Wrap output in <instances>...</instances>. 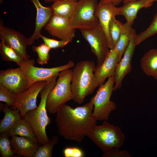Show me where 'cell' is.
<instances>
[{
  "mask_svg": "<svg viewBox=\"0 0 157 157\" xmlns=\"http://www.w3.org/2000/svg\"><path fill=\"white\" fill-rule=\"evenodd\" d=\"M93 100L81 106L72 107L65 104L56 113L55 121L59 135L77 143L87 136L97 120L92 116Z\"/></svg>",
  "mask_w": 157,
  "mask_h": 157,
  "instance_id": "1",
  "label": "cell"
},
{
  "mask_svg": "<svg viewBox=\"0 0 157 157\" xmlns=\"http://www.w3.org/2000/svg\"><path fill=\"white\" fill-rule=\"evenodd\" d=\"M96 67L94 63L88 60L79 61L74 66L71 87L75 103L82 104L99 87L94 73Z\"/></svg>",
  "mask_w": 157,
  "mask_h": 157,
  "instance_id": "2",
  "label": "cell"
},
{
  "mask_svg": "<svg viewBox=\"0 0 157 157\" xmlns=\"http://www.w3.org/2000/svg\"><path fill=\"white\" fill-rule=\"evenodd\" d=\"M57 77L48 82L40 91L41 99L37 107L26 112L23 118L31 125L40 145L44 144L49 140L46 129L51 120L47 115L46 102L48 93L56 83Z\"/></svg>",
  "mask_w": 157,
  "mask_h": 157,
  "instance_id": "3",
  "label": "cell"
},
{
  "mask_svg": "<svg viewBox=\"0 0 157 157\" xmlns=\"http://www.w3.org/2000/svg\"><path fill=\"white\" fill-rule=\"evenodd\" d=\"M103 152L114 148H120L123 144L125 135L120 128L103 121L99 125H95L87 136Z\"/></svg>",
  "mask_w": 157,
  "mask_h": 157,
  "instance_id": "4",
  "label": "cell"
},
{
  "mask_svg": "<svg viewBox=\"0 0 157 157\" xmlns=\"http://www.w3.org/2000/svg\"><path fill=\"white\" fill-rule=\"evenodd\" d=\"M72 74V70L70 69L59 73L55 86L47 97L46 108L49 113H56L67 101L73 100L71 87Z\"/></svg>",
  "mask_w": 157,
  "mask_h": 157,
  "instance_id": "5",
  "label": "cell"
},
{
  "mask_svg": "<svg viewBox=\"0 0 157 157\" xmlns=\"http://www.w3.org/2000/svg\"><path fill=\"white\" fill-rule=\"evenodd\" d=\"M115 81V75L109 77L105 83L99 86L92 98L94 105L92 116L97 121L108 120L111 112L117 108L116 103L110 99L114 91Z\"/></svg>",
  "mask_w": 157,
  "mask_h": 157,
  "instance_id": "6",
  "label": "cell"
},
{
  "mask_svg": "<svg viewBox=\"0 0 157 157\" xmlns=\"http://www.w3.org/2000/svg\"><path fill=\"white\" fill-rule=\"evenodd\" d=\"M98 0H79L68 19L71 26L74 29H89L100 25L95 15Z\"/></svg>",
  "mask_w": 157,
  "mask_h": 157,
  "instance_id": "7",
  "label": "cell"
},
{
  "mask_svg": "<svg viewBox=\"0 0 157 157\" xmlns=\"http://www.w3.org/2000/svg\"><path fill=\"white\" fill-rule=\"evenodd\" d=\"M35 62L34 59H28L20 67L28 79L27 89L35 82L40 81L49 82L58 77L61 72L70 69L75 65L74 63L72 60H69L66 64L59 66L44 68L34 66Z\"/></svg>",
  "mask_w": 157,
  "mask_h": 157,
  "instance_id": "8",
  "label": "cell"
},
{
  "mask_svg": "<svg viewBox=\"0 0 157 157\" xmlns=\"http://www.w3.org/2000/svg\"><path fill=\"white\" fill-rule=\"evenodd\" d=\"M83 37L88 43L97 58V65L104 62L110 50L106 36L100 25L93 28L80 30Z\"/></svg>",
  "mask_w": 157,
  "mask_h": 157,
  "instance_id": "9",
  "label": "cell"
},
{
  "mask_svg": "<svg viewBox=\"0 0 157 157\" xmlns=\"http://www.w3.org/2000/svg\"><path fill=\"white\" fill-rule=\"evenodd\" d=\"M47 82L46 81L35 82L26 90L15 95V102L12 108L18 109L23 118L26 112L36 108L38 96Z\"/></svg>",
  "mask_w": 157,
  "mask_h": 157,
  "instance_id": "10",
  "label": "cell"
},
{
  "mask_svg": "<svg viewBox=\"0 0 157 157\" xmlns=\"http://www.w3.org/2000/svg\"><path fill=\"white\" fill-rule=\"evenodd\" d=\"M28 83V78L20 67L0 71V84L13 94L26 90Z\"/></svg>",
  "mask_w": 157,
  "mask_h": 157,
  "instance_id": "11",
  "label": "cell"
},
{
  "mask_svg": "<svg viewBox=\"0 0 157 157\" xmlns=\"http://www.w3.org/2000/svg\"><path fill=\"white\" fill-rule=\"evenodd\" d=\"M136 35L135 30L133 28L129 44L122 59L118 62L116 66L114 91H115L121 88L124 78L131 70V60L136 46L135 43V38Z\"/></svg>",
  "mask_w": 157,
  "mask_h": 157,
  "instance_id": "12",
  "label": "cell"
},
{
  "mask_svg": "<svg viewBox=\"0 0 157 157\" xmlns=\"http://www.w3.org/2000/svg\"><path fill=\"white\" fill-rule=\"evenodd\" d=\"M1 22L0 39L25 59L30 56L27 53V38L20 33L5 26Z\"/></svg>",
  "mask_w": 157,
  "mask_h": 157,
  "instance_id": "13",
  "label": "cell"
},
{
  "mask_svg": "<svg viewBox=\"0 0 157 157\" xmlns=\"http://www.w3.org/2000/svg\"><path fill=\"white\" fill-rule=\"evenodd\" d=\"M45 28L53 36L69 42L75 36V29L70 26L68 19L57 15L52 16Z\"/></svg>",
  "mask_w": 157,
  "mask_h": 157,
  "instance_id": "14",
  "label": "cell"
},
{
  "mask_svg": "<svg viewBox=\"0 0 157 157\" xmlns=\"http://www.w3.org/2000/svg\"><path fill=\"white\" fill-rule=\"evenodd\" d=\"M120 8L108 3L98 4L95 15L99 19L100 25L106 36L110 50L115 47L110 38L109 31V25L112 18L119 15Z\"/></svg>",
  "mask_w": 157,
  "mask_h": 157,
  "instance_id": "15",
  "label": "cell"
},
{
  "mask_svg": "<svg viewBox=\"0 0 157 157\" xmlns=\"http://www.w3.org/2000/svg\"><path fill=\"white\" fill-rule=\"evenodd\" d=\"M34 5L36 10L35 28L33 34L27 38L28 46L32 45L35 40L40 38L42 28L45 26L53 15L51 6H42L39 0H30Z\"/></svg>",
  "mask_w": 157,
  "mask_h": 157,
  "instance_id": "16",
  "label": "cell"
},
{
  "mask_svg": "<svg viewBox=\"0 0 157 157\" xmlns=\"http://www.w3.org/2000/svg\"><path fill=\"white\" fill-rule=\"evenodd\" d=\"M119 62L118 52L115 47L110 51L105 59L94 70V74L99 86L104 83L106 79L115 75L116 67Z\"/></svg>",
  "mask_w": 157,
  "mask_h": 157,
  "instance_id": "17",
  "label": "cell"
},
{
  "mask_svg": "<svg viewBox=\"0 0 157 157\" xmlns=\"http://www.w3.org/2000/svg\"><path fill=\"white\" fill-rule=\"evenodd\" d=\"M10 140L15 154L24 157H33L40 145L26 137L14 136Z\"/></svg>",
  "mask_w": 157,
  "mask_h": 157,
  "instance_id": "18",
  "label": "cell"
},
{
  "mask_svg": "<svg viewBox=\"0 0 157 157\" xmlns=\"http://www.w3.org/2000/svg\"><path fill=\"white\" fill-rule=\"evenodd\" d=\"M154 3L153 0H136L128 2L119 7V15L123 16L127 22L133 24L138 11L142 8L151 6Z\"/></svg>",
  "mask_w": 157,
  "mask_h": 157,
  "instance_id": "19",
  "label": "cell"
},
{
  "mask_svg": "<svg viewBox=\"0 0 157 157\" xmlns=\"http://www.w3.org/2000/svg\"><path fill=\"white\" fill-rule=\"evenodd\" d=\"M0 109L4 113V117L0 123L1 133L7 132L17 121L22 118L18 109H13L6 104H0Z\"/></svg>",
  "mask_w": 157,
  "mask_h": 157,
  "instance_id": "20",
  "label": "cell"
},
{
  "mask_svg": "<svg viewBox=\"0 0 157 157\" xmlns=\"http://www.w3.org/2000/svg\"><path fill=\"white\" fill-rule=\"evenodd\" d=\"M140 65L142 70L148 76L153 77L157 72V48L151 49L141 58Z\"/></svg>",
  "mask_w": 157,
  "mask_h": 157,
  "instance_id": "21",
  "label": "cell"
},
{
  "mask_svg": "<svg viewBox=\"0 0 157 157\" xmlns=\"http://www.w3.org/2000/svg\"><path fill=\"white\" fill-rule=\"evenodd\" d=\"M7 132L9 136L19 135L27 137L38 143L31 125L23 118L16 122Z\"/></svg>",
  "mask_w": 157,
  "mask_h": 157,
  "instance_id": "22",
  "label": "cell"
},
{
  "mask_svg": "<svg viewBox=\"0 0 157 157\" xmlns=\"http://www.w3.org/2000/svg\"><path fill=\"white\" fill-rule=\"evenodd\" d=\"M77 2L76 0H61L53 2L51 6L53 15L69 19L74 10Z\"/></svg>",
  "mask_w": 157,
  "mask_h": 157,
  "instance_id": "23",
  "label": "cell"
},
{
  "mask_svg": "<svg viewBox=\"0 0 157 157\" xmlns=\"http://www.w3.org/2000/svg\"><path fill=\"white\" fill-rule=\"evenodd\" d=\"M124 24L123 30L115 47L118 52L119 62L129 44L133 29L132 24L127 22Z\"/></svg>",
  "mask_w": 157,
  "mask_h": 157,
  "instance_id": "24",
  "label": "cell"
},
{
  "mask_svg": "<svg viewBox=\"0 0 157 157\" xmlns=\"http://www.w3.org/2000/svg\"><path fill=\"white\" fill-rule=\"evenodd\" d=\"M0 53L3 60L15 62L19 67L26 60L20 56L13 49L6 45L2 41L0 42Z\"/></svg>",
  "mask_w": 157,
  "mask_h": 157,
  "instance_id": "25",
  "label": "cell"
},
{
  "mask_svg": "<svg viewBox=\"0 0 157 157\" xmlns=\"http://www.w3.org/2000/svg\"><path fill=\"white\" fill-rule=\"evenodd\" d=\"M58 140V136L52 137L46 143L39 145L33 157H51L53 147Z\"/></svg>",
  "mask_w": 157,
  "mask_h": 157,
  "instance_id": "26",
  "label": "cell"
},
{
  "mask_svg": "<svg viewBox=\"0 0 157 157\" xmlns=\"http://www.w3.org/2000/svg\"><path fill=\"white\" fill-rule=\"evenodd\" d=\"M157 33V10L151 22L148 27L144 31L136 35L135 38L136 45L140 44L143 41Z\"/></svg>",
  "mask_w": 157,
  "mask_h": 157,
  "instance_id": "27",
  "label": "cell"
},
{
  "mask_svg": "<svg viewBox=\"0 0 157 157\" xmlns=\"http://www.w3.org/2000/svg\"><path fill=\"white\" fill-rule=\"evenodd\" d=\"M124 27V24L113 17L110 22L109 31L110 38L115 47L119 39Z\"/></svg>",
  "mask_w": 157,
  "mask_h": 157,
  "instance_id": "28",
  "label": "cell"
},
{
  "mask_svg": "<svg viewBox=\"0 0 157 157\" xmlns=\"http://www.w3.org/2000/svg\"><path fill=\"white\" fill-rule=\"evenodd\" d=\"M8 132L1 133L0 137V153L2 157L15 156Z\"/></svg>",
  "mask_w": 157,
  "mask_h": 157,
  "instance_id": "29",
  "label": "cell"
},
{
  "mask_svg": "<svg viewBox=\"0 0 157 157\" xmlns=\"http://www.w3.org/2000/svg\"><path fill=\"white\" fill-rule=\"evenodd\" d=\"M32 49L38 54L37 62L43 65L48 64L49 59V52L51 49L44 43L38 46H33Z\"/></svg>",
  "mask_w": 157,
  "mask_h": 157,
  "instance_id": "30",
  "label": "cell"
},
{
  "mask_svg": "<svg viewBox=\"0 0 157 157\" xmlns=\"http://www.w3.org/2000/svg\"><path fill=\"white\" fill-rule=\"evenodd\" d=\"M0 101L5 103L10 107L14 104L15 101V95L11 93L0 84Z\"/></svg>",
  "mask_w": 157,
  "mask_h": 157,
  "instance_id": "31",
  "label": "cell"
},
{
  "mask_svg": "<svg viewBox=\"0 0 157 157\" xmlns=\"http://www.w3.org/2000/svg\"><path fill=\"white\" fill-rule=\"evenodd\" d=\"M44 43L51 49H55L63 47L69 42L63 40H58L47 38L42 34L40 36Z\"/></svg>",
  "mask_w": 157,
  "mask_h": 157,
  "instance_id": "32",
  "label": "cell"
},
{
  "mask_svg": "<svg viewBox=\"0 0 157 157\" xmlns=\"http://www.w3.org/2000/svg\"><path fill=\"white\" fill-rule=\"evenodd\" d=\"M104 157H131L132 156L126 150H120L119 148H114L104 152Z\"/></svg>",
  "mask_w": 157,
  "mask_h": 157,
  "instance_id": "33",
  "label": "cell"
},
{
  "mask_svg": "<svg viewBox=\"0 0 157 157\" xmlns=\"http://www.w3.org/2000/svg\"><path fill=\"white\" fill-rule=\"evenodd\" d=\"M63 153L65 157H83L84 156L81 149L75 147H66L63 150Z\"/></svg>",
  "mask_w": 157,
  "mask_h": 157,
  "instance_id": "34",
  "label": "cell"
},
{
  "mask_svg": "<svg viewBox=\"0 0 157 157\" xmlns=\"http://www.w3.org/2000/svg\"><path fill=\"white\" fill-rule=\"evenodd\" d=\"M124 1V0H101L99 3L102 4L108 3L116 6L123 2Z\"/></svg>",
  "mask_w": 157,
  "mask_h": 157,
  "instance_id": "35",
  "label": "cell"
},
{
  "mask_svg": "<svg viewBox=\"0 0 157 157\" xmlns=\"http://www.w3.org/2000/svg\"><path fill=\"white\" fill-rule=\"evenodd\" d=\"M44 1L47 3H49L51 2H55L61 0H44Z\"/></svg>",
  "mask_w": 157,
  "mask_h": 157,
  "instance_id": "36",
  "label": "cell"
},
{
  "mask_svg": "<svg viewBox=\"0 0 157 157\" xmlns=\"http://www.w3.org/2000/svg\"><path fill=\"white\" fill-rule=\"evenodd\" d=\"M135 0H124L123 2L124 3L128 2H129V1H135Z\"/></svg>",
  "mask_w": 157,
  "mask_h": 157,
  "instance_id": "37",
  "label": "cell"
},
{
  "mask_svg": "<svg viewBox=\"0 0 157 157\" xmlns=\"http://www.w3.org/2000/svg\"><path fill=\"white\" fill-rule=\"evenodd\" d=\"M153 77L155 80L157 81V72Z\"/></svg>",
  "mask_w": 157,
  "mask_h": 157,
  "instance_id": "38",
  "label": "cell"
},
{
  "mask_svg": "<svg viewBox=\"0 0 157 157\" xmlns=\"http://www.w3.org/2000/svg\"><path fill=\"white\" fill-rule=\"evenodd\" d=\"M153 1L154 2L155 1H157V0H153Z\"/></svg>",
  "mask_w": 157,
  "mask_h": 157,
  "instance_id": "39",
  "label": "cell"
},
{
  "mask_svg": "<svg viewBox=\"0 0 157 157\" xmlns=\"http://www.w3.org/2000/svg\"><path fill=\"white\" fill-rule=\"evenodd\" d=\"M76 1H78L79 0H76Z\"/></svg>",
  "mask_w": 157,
  "mask_h": 157,
  "instance_id": "40",
  "label": "cell"
}]
</instances>
